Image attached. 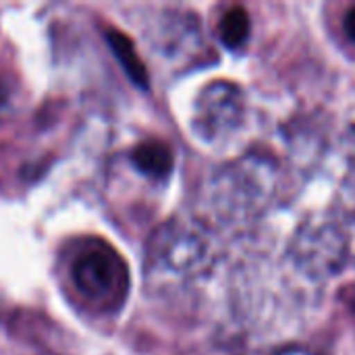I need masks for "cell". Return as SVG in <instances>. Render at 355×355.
<instances>
[{"mask_svg":"<svg viewBox=\"0 0 355 355\" xmlns=\"http://www.w3.org/2000/svg\"><path fill=\"white\" fill-rule=\"evenodd\" d=\"M73 281L79 293L98 308H116L129 289V272L123 258L108 245L85 250L73 264Z\"/></svg>","mask_w":355,"mask_h":355,"instance_id":"obj_1","label":"cell"},{"mask_svg":"<svg viewBox=\"0 0 355 355\" xmlns=\"http://www.w3.org/2000/svg\"><path fill=\"white\" fill-rule=\"evenodd\" d=\"M108 44H110L114 56L119 58V62L123 64V69L127 71V75L133 79V83L146 87L148 85V73H146V67H144L141 58L137 56L131 40L127 35H123L121 31L110 29L108 31Z\"/></svg>","mask_w":355,"mask_h":355,"instance_id":"obj_7","label":"cell"},{"mask_svg":"<svg viewBox=\"0 0 355 355\" xmlns=\"http://www.w3.org/2000/svg\"><path fill=\"white\" fill-rule=\"evenodd\" d=\"M160 254L162 258L171 264V268L183 270V268H191L196 264H200L206 256V241L200 233H191V231H168L162 237V245H160Z\"/></svg>","mask_w":355,"mask_h":355,"instance_id":"obj_5","label":"cell"},{"mask_svg":"<svg viewBox=\"0 0 355 355\" xmlns=\"http://www.w3.org/2000/svg\"><path fill=\"white\" fill-rule=\"evenodd\" d=\"M250 29H252V23H250L248 10L243 6H231L220 19L218 35L227 48H239L248 42Z\"/></svg>","mask_w":355,"mask_h":355,"instance_id":"obj_8","label":"cell"},{"mask_svg":"<svg viewBox=\"0 0 355 355\" xmlns=\"http://www.w3.org/2000/svg\"><path fill=\"white\" fill-rule=\"evenodd\" d=\"M133 162L144 175L162 179L173 171V152L164 141L148 139L133 150Z\"/></svg>","mask_w":355,"mask_h":355,"instance_id":"obj_6","label":"cell"},{"mask_svg":"<svg viewBox=\"0 0 355 355\" xmlns=\"http://www.w3.org/2000/svg\"><path fill=\"white\" fill-rule=\"evenodd\" d=\"M343 27H345V33L347 37L355 42V6L345 15V21H343Z\"/></svg>","mask_w":355,"mask_h":355,"instance_id":"obj_9","label":"cell"},{"mask_svg":"<svg viewBox=\"0 0 355 355\" xmlns=\"http://www.w3.org/2000/svg\"><path fill=\"white\" fill-rule=\"evenodd\" d=\"M270 164L260 160V158H252L250 162H237L233 164L231 171H227L223 175V181L216 183H225L220 185V198L225 200V204H229L231 208H235L239 204L241 208H252L256 202L264 200L270 191V183H262V181H270Z\"/></svg>","mask_w":355,"mask_h":355,"instance_id":"obj_4","label":"cell"},{"mask_svg":"<svg viewBox=\"0 0 355 355\" xmlns=\"http://www.w3.org/2000/svg\"><path fill=\"white\" fill-rule=\"evenodd\" d=\"M347 252L345 237L333 225H320L318 229H306L297 237L295 256L304 268L314 275H331L341 268Z\"/></svg>","mask_w":355,"mask_h":355,"instance_id":"obj_3","label":"cell"},{"mask_svg":"<svg viewBox=\"0 0 355 355\" xmlns=\"http://www.w3.org/2000/svg\"><path fill=\"white\" fill-rule=\"evenodd\" d=\"M241 114V92L233 83L214 81L198 102L196 127L206 139H218L239 125Z\"/></svg>","mask_w":355,"mask_h":355,"instance_id":"obj_2","label":"cell"},{"mask_svg":"<svg viewBox=\"0 0 355 355\" xmlns=\"http://www.w3.org/2000/svg\"><path fill=\"white\" fill-rule=\"evenodd\" d=\"M277 355H312L308 354V352H304V349H287V352H281V354Z\"/></svg>","mask_w":355,"mask_h":355,"instance_id":"obj_10","label":"cell"}]
</instances>
